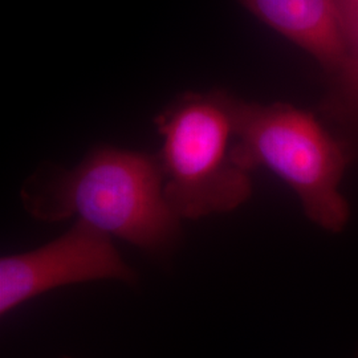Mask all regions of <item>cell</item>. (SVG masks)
<instances>
[{"instance_id": "1", "label": "cell", "mask_w": 358, "mask_h": 358, "mask_svg": "<svg viewBox=\"0 0 358 358\" xmlns=\"http://www.w3.org/2000/svg\"><path fill=\"white\" fill-rule=\"evenodd\" d=\"M20 198L40 222L77 217L146 251H164L179 235L180 219L165 199L159 159L150 154L99 148L71 170L34 174Z\"/></svg>"}, {"instance_id": "3", "label": "cell", "mask_w": 358, "mask_h": 358, "mask_svg": "<svg viewBox=\"0 0 358 358\" xmlns=\"http://www.w3.org/2000/svg\"><path fill=\"white\" fill-rule=\"evenodd\" d=\"M234 161L248 173L266 167L296 192L307 217L340 231L349 208L340 192L348 165L345 148L312 113L287 103L234 100Z\"/></svg>"}, {"instance_id": "5", "label": "cell", "mask_w": 358, "mask_h": 358, "mask_svg": "<svg viewBox=\"0 0 358 358\" xmlns=\"http://www.w3.org/2000/svg\"><path fill=\"white\" fill-rule=\"evenodd\" d=\"M244 7L279 34L340 73L348 44L336 0H241Z\"/></svg>"}, {"instance_id": "6", "label": "cell", "mask_w": 358, "mask_h": 358, "mask_svg": "<svg viewBox=\"0 0 358 358\" xmlns=\"http://www.w3.org/2000/svg\"><path fill=\"white\" fill-rule=\"evenodd\" d=\"M336 4L343 19L348 57L337 75L334 106L343 113L358 117V0H336Z\"/></svg>"}, {"instance_id": "4", "label": "cell", "mask_w": 358, "mask_h": 358, "mask_svg": "<svg viewBox=\"0 0 358 358\" xmlns=\"http://www.w3.org/2000/svg\"><path fill=\"white\" fill-rule=\"evenodd\" d=\"M96 280L133 282L134 271L112 238L85 222L76 223L50 243L0 260V313L8 315L52 289Z\"/></svg>"}, {"instance_id": "2", "label": "cell", "mask_w": 358, "mask_h": 358, "mask_svg": "<svg viewBox=\"0 0 358 358\" xmlns=\"http://www.w3.org/2000/svg\"><path fill=\"white\" fill-rule=\"evenodd\" d=\"M234 100L227 93H192L155 118L164 195L182 219L224 214L251 196V173L232 158Z\"/></svg>"}]
</instances>
